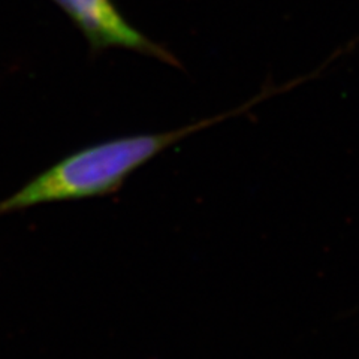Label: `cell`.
Segmentation results:
<instances>
[{
    "mask_svg": "<svg viewBox=\"0 0 359 359\" xmlns=\"http://www.w3.org/2000/svg\"><path fill=\"white\" fill-rule=\"evenodd\" d=\"M309 80L310 75H304L286 84H266L247 102L217 116L201 118L172 130L108 140L67 154L57 163L33 177L15 194L0 201V216L42 204L102 198L116 194L129 175L190 135L243 116L265 99L289 92L290 88Z\"/></svg>",
    "mask_w": 359,
    "mask_h": 359,
    "instance_id": "cell-1",
    "label": "cell"
},
{
    "mask_svg": "<svg viewBox=\"0 0 359 359\" xmlns=\"http://www.w3.org/2000/svg\"><path fill=\"white\" fill-rule=\"evenodd\" d=\"M83 33L90 51L97 55L105 50L121 48L149 55L174 67H183L174 53L154 42L123 17L112 0H51Z\"/></svg>",
    "mask_w": 359,
    "mask_h": 359,
    "instance_id": "cell-2",
    "label": "cell"
}]
</instances>
